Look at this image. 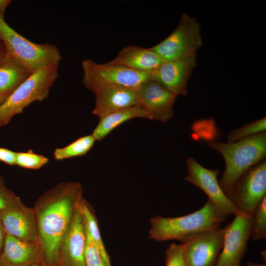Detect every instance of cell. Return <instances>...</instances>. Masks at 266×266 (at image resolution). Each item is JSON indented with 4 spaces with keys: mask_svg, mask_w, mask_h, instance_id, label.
<instances>
[{
    "mask_svg": "<svg viewBox=\"0 0 266 266\" xmlns=\"http://www.w3.org/2000/svg\"><path fill=\"white\" fill-rule=\"evenodd\" d=\"M83 193L77 182H61L35 201L33 208L42 266H59L60 244L83 198Z\"/></svg>",
    "mask_w": 266,
    "mask_h": 266,
    "instance_id": "6da1fadb",
    "label": "cell"
},
{
    "mask_svg": "<svg viewBox=\"0 0 266 266\" xmlns=\"http://www.w3.org/2000/svg\"><path fill=\"white\" fill-rule=\"evenodd\" d=\"M227 217L208 200L201 208L186 215L151 218L149 237L156 241L175 239L184 244L202 233L220 227Z\"/></svg>",
    "mask_w": 266,
    "mask_h": 266,
    "instance_id": "7a4b0ae2",
    "label": "cell"
},
{
    "mask_svg": "<svg viewBox=\"0 0 266 266\" xmlns=\"http://www.w3.org/2000/svg\"><path fill=\"white\" fill-rule=\"evenodd\" d=\"M208 145L219 152L225 160V171L219 183L229 198L238 178L252 166L265 159L266 133L263 132L232 143L211 141Z\"/></svg>",
    "mask_w": 266,
    "mask_h": 266,
    "instance_id": "3957f363",
    "label": "cell"
},
{
    "mask_svg": "<svg viewBox=\"0 0 266 266\" xmlns=\"http://www.w3.org/2000/svg\"><path fill=\"white\" fill-rule=\"evenodd\" d=\"M0 39L7 54L22 67L33 73L58 64L62 59L58 48L49 44H37L20 34L0 15Z\"/></svg>",
    "mask_w": 266,
    "mask_h": 266,
    "instance_id": "277c9868",
    "label": "cell"
},
{
    "mask_svg": "<svg viewBox=\"0 0 266 266\" xmlns=\"http://www.w3.org/2000/svg\"><path fill=\"white\" fill-rule=\"evenodd\" d=\"M58 76V65L33 72L0 104V128L34 101H42Z\"/></svg>",
    "mask_w": 266,
    "mask_h": 266,
    "instance_id": "5b68a950",
    "label": "cell"
},
{
    "mask_svg": "<svg viewBox=\"0 0 266 266\" xmlns=\"http://www.w3.org/2000/svg\"><path fill=\"white\" fill-rule=\"evenodd\" d=\"M202 45L200 26L195 17L183 13L174 30L151 48L166 61L196 53Z\"/></svg>",
    "mask_w": 266,
    "mask_h": 266,
    "instance_id": "8992f818",
    "label": "cell"
},
{
    "mask_svg": "<svg viewBox=\"0 0 266 266\" xmlns=\"http://www.w3.org/2000/svg\"><path fill=\"white\" fill-rule=\"evenodd\" d=\"M82 68L84 86L104 84L136 91L152 77L151 73L135 71L121 65L99 64L91 59L83 61Z\"/></svg>",
    "mask_w": 266,
    "mask_h": 266,
    "instance_id": "52a82bcc",
    "label": "cell"
},
{
    "mask_svg": "<svg viewBox=\"0 0 266 266\" xmlns=\"http://www.w3.org/2000/svg\"><path fill=\"white\" fill-rule=\"evenodd\" d=\"M266 196V161L263 159L236 181L229 198L241 212L252 215Z\"/></svg>",
    "mask_w": 266,
    "mask_h": 266,
    "instance_id": "ba28073f",
    "label": "cell"
},
{
    "mask_svg": "<svg viewBox=\"0 0 266 266\" xmlns=\"http://www.w3.org/2000/svg\"><path fill=\"white\" fill-rule=\"evenodd\" d=\"M186 163L188 171L185 180L202 190L219 212L227 217L241 213L222 189L217 180L219 169L206 168L193 157L189 158Z\"/></svg>",
    "mask_w": 266,
    "mask_h": 266,
    "instance_id": "9c48e42d",
    "label": "cell"
},
{
    "mask_svg": "<svg viewBox=\"0 0 266 266\" xmlns=\"http://www.w3.org/2000/svg\"><path fill=\"white\" fill-rule=\"evenodd\" d=\"M252 217L241 213L226 227L222 250L215 266H241L251 235Z\"/></svg>",
    "mask_w": 266,
    "mask_h": 266,
    "instance_id": "30bf717a",
    "label": "cell"
},
{
    "mask_svg": "<svg viewBox=\"0 0 266 266\" xmlns=\"http://www.w3.org/2000/svg\"><path fill=\"white\" fill-rule=\"evenodd\" d=\"M137 104L147 118L164 123L173 116V108L177 96L151 78L135 91Z\"/></svg>",
    "mask_w": 266,
    "mask_h": 266,
    "instance_id": "8fae6325",
    "label": "cell"
},
{
    "mask_svg": "<svg viewBox=\"0 0 266 266\" xmlns=\"http://www.w3.org/2000/svg\"><path fill=\"white\" fill-rule=\"evenodd\" d=\"M0 222L7 234L39 243L34 209L26 206L19 197L16 196L0 212Z\"/></svg>",
    "mask_w": 266,
    "mask_h": 266,
    "instance_id": "7c38bea8",
    "label": "cell"
},
{
    "mask_svg": "<svg viewBox=\"0 0 266 266\" xmlns=\"http://www.w3.org/2000/svg\"><path fill=\"white\" fill-rule=\"evenodd\" d=\"M225 228L202 233L183 244L187 266H215L222 248Z\"/></svg>",
    "mask_w": 266,
    "mask_h": 266,
    "instance_id": "4fadbf2b",
    "label": "cell"
},
{
    "mask_svg": "<svg viewBox=\"0 0 266 266\" xmlns=\"http://www.w3.org/2000/svg\"><path fill=\"white\" fill-rule=\"evenodd\" d=\"M196 55L166 62L151 73L152 79L177 96L186 95L187 82L196 65Z\"/></svg>",
    "mask_w": 266,
    "mask_h": 266,
    "instance_id": "5bb4252c",
    "label": "cell"
},
{
    "mask_svg": "<svg viewBox=\"0 0 266 266\" xmlns=\"http://www.w3.org/2000/svg\"><path fill=\"white\" fill-rule=\"evenodd\" d=\"M87 233L78 208L63 235L59 249V266H85Z\"/></svg>",
    "mask_w": 266,
    "mask_h": 266,
    "instance_id": "9a60e30c",
    "label": "cell"
},
{
    "mask_svg": "<svg viewBox=\"0 0 266 266\" xmlns=\"http://www.w3.org/2000/svg\"><path fill=\"white\" fill-rule=\"evenodd\" d=\"M84 86L95 96L93 114L99 118L137 104L135 90L104 84H89Z\"/></svg>",
    "mask_w": 266,
    "mask_h": 266,
    "instance_id": "2e32d148",
    "label": "cell"
},
{
    "mask_svg": "<svg viewBox=\"0 0 266 266\" xmlns=\"http://www.w3.org/2000/svg\"><path fill=\"white\" fill-rule=\"evenodd\" d=\"M41 262L38 242L21 240L6 234L0 254V266H31Z\"/></svg>",
    "mask_w": 266,
    "mask_h": 266,
    "instance_id": "e0dca14e",
    "label": "cell"
},
{
    "mask_svg": "<svg viewBox=\"0 0 266 266\" xmlns=\"http://www.w3.org/2000/svg\"><path fill=\"white\" fill-rule=\"evenodd\" d=\"M166 62L151 48L128 45L122 49L114 59L106 63L123 66L139 72L152 73Z\"/></svg>",
    "mask_w": 266,
    "mask_h": 266,
    "instance_id": "ac0fdd59",
    "label": "cell"
},
{
    "mask_svg": "<svg viewBox=\"0 0 266 266\" xmlns=\"http://www.w3.org/2000/svg\"><path fill=\"white\" fill-rule=\"evenodd\" d=\"M135 118H147L146 113L137 104L111 112L99 118L92 134L96 141H100L122 124Z\"/></svg>",
    "mask_w": 266,
    "mask_h": 266,
    "instance_id": "d6986e66",
    "label": "cell"
},
{
    "mask_svg": "<svg viewBox=\"0 0 266 266\" xmlns=\"http://www.w3.org/2000/svg\"><path fill=\"white\" fill-rule=\"evenodd\" d=\"M32 73L6 53L0 60V95L8 97Z\"/></svg>",
    "mask_w": 266,
    "mask_h": 266,
    "instance_id": "ffe728a7",
    "label": "cell"
},
{
    "mask_svg": "<svg viewBox=\"0 0 266 266\" xmlns=\"http://www.w3.org/2000/svg\"><path fill=\"white\" fill-rule=\"evenodd\" d=\"M79 209L83 218L87 236L100 251L107 265L111 266L110 258L101 237L97 220L93 209L83 198L79 204Z\"/></svg>",
    "mask_w": 266,
    "mask_h": 266,
    "instance_id": "44dd1931",
    "label": "cell"
},
{
    "mask_svg": "<svg viewBox=\"0 0 266 266\" xmlns=\"http://www.w3.org/2000/svg\"><path fill=\"white\" fill-rule=\"evenodd\" d=\"M96 141L92 134L80 137L65 147L56 148L53 153L54 158L60 161L83 156L91 149Z\"/></svg>",
    "mask_w": 266,
    "mask_h": 266,
    "instance_id": "7402d4cb",
    "label": "cell"
},
{
    "mask_svg": "<svg viewBox=\"0 0 266 266\" xmlns=\"http://www.w3.org/2000/svg\"><path fill=\"white\" fill-rule=\"evenodd\" d=\"M251 235L253 240L266 238V196L251 215Z\"/></svg>",
    "mask_w": 266,
    "mask_h": 266,
    "instance_id": "603a6c76",
    "label": "cell"
},
{
    "mask_svg": "<svg viewBox=\"0 0 266 266\" xmlns=\"http://www.w3.org/2000/svg\"><path fill=\"white\" fill-rule=\"evenodd\" d=\"M266 130V118L256 120L240 128L231 131L228 135L227 143L236 142L242 138L265 132Z\"/></svg>",
    "mask_w": 266,
    "mask_h": 266,
    "instance_id": "cb8c5ba5",
    "label": "cell"
},
{
    "mask_svg": "<svg viewBox=\"0 0 266 266\" xmlns=\"http://www.w3.org/2000/svg\"><path fill=\"white\" fill-rule=\"evenodd\" d=\"M48 162L46 157L34 153L32 150L27 152H15V165L20 167L36 169Z\"/></svg>",
    "mask_w": 266,
    "mask_h": 266,
    "instance_id": "d4e9b609",
    "label": "cell"
},
{
    "mask_svg": "<svg viewBox=\"0 0 266 266\" xmlns=\"http://www.w3.org/2000/svg\"><path fill=\"white\" fill-rule=\"evenodd\" d=\"M165 266H187L183 244L172 243L165 252Z\"/></svg>",
    "mask_w": 266,
    "mask_h": 266,
    "instance_id": "484cf974",
    "label": "cell"
},
{
    "mask_svg": "<svg viewBox=\"0 0 266 266\" xmlns=\"http://www.w3.org/2000/svg\"><path fill=\"white\" fill-rule=\"evenodd\" d=\"M85 266H108L100 251L87 236L85 252Z\"/></svg>",
    "mask_w": 266,
    "mask_h": 266,
    "instance_id": "4316f807",
    "label": "cell"
},
{
    "mask_svg": "<svg viewBox=\"0 0 266 266\" xmlns=\"http://www.w3.org/2000/svg\"><path fill=\"white\" fill-rule=\"evenodd\" d=\"M16 195L5 185L4 180L0 175V212Z\"/></svg>",
    "mask_w": 266,
    "mask_h": 266,
    "instance_id": "83f0119b",
    "label": "cell"
},
{
    "mask_svg": "<svg viewBox=\"0 0 266 266\" xmlns=\"http://www.w3.org/2000/svg\"><path fill=\"white\" fill-rule=\"evenodd\" d=\"M0 161L10 166L15 165V152L0 147Z\"/></svg>",
    "mask_w": 266,
    "mask_h": 266,
    "instance_id": "f1b7e54d",
    "label": "cell"
},
{
    "mask_svg": "<svg viewBox=\"0 0 266 266\" xmlns=\"http://www.w3.org/2000/svg\"><path fill=\"white\" fill-rule=\"evenodd\" d=\"M6 233L0 222V254L2 250Z\"/></svg>",
    "mask_w": 266,
    "mask_h": 266,
    "instance_id": "f546056e",
    "label": "cell"
},
{
    "mask_svg": "<svg viewBox=\"0 0 266 266\" xmlns=\"http://www.w3.org/2000/svg\"><path fill=\"white\" fill-rule=\"evenodd\" d=\"M11 1V0H0V15L4 16L6 7Z\"/></svg>",
    "mask_w": 266,
    "mask_h": 266,
    "instance_id": "4dcf8cb0",
    "label": "cell"
},
{
    "mask_svg": "<svg viewBox=\"0 0 266 266\" xmlns=\"http://www.w3.org/2000/svg\"><path fill=\"white\" fill-rule=\"evenodd\" d=\"M6 55V52L3 44H0V60Z\"/></svg>",
    "mask_w": 266,
    "mask_h": 266,
    "instance_id": "1f68e13d",
    "label": "cell"
},
{
    "mask_svg": "<svg viewBox=\"0 0 266 266\" xmlns=\"http://www.w3.org/2000/svg\"><path fill=\"white\" fill-rule=\"evenodd\" d=\"M246 266H266V264L249 262L247 264Z\"/></svg>",
    "mask_w": 266,
    "mask_h": 266,
    "instance_id": "d6a6232c",
    "label": "cell"
},
{
    "mask_svg": "<svg viewBox=\"0 0 266 266\" xmlns=\"http://www.w3.org/2000/svg\"><path fill=\"white\" fill-rule=\"evenodd\" d=\"M8 97V96L4 95H0V104Z\"/></svg>",
    "mask_w": 266,
    "mask_h": 266,
    "instance_id": "836d02e7",
    "label": "cell"
},
{
    "mask_svg": "<svg viewBox=\"0 0 266 266\" xmlns=\"http://www.w3.org/2000/svg\"><path fill=\"white\" fill-rule=\"evenodd\" d=\"M31 266H42V265L41 264H35Z\"/></svg>",
    "mask_w": 266,
    "mask_h": 266,
    "instance_id": "e575fe53",
    "label": "cell"
},
{
    "mask_svg": "<svg viewBox=\"0 0 266 266\" xmlns=\"http://www.w3.org/2000/svg\"><path fill=\"white\" fill-rule=\"evenodd\" d=\"M2 41H1L0 39V44L2 43Z\"/></svg>",
    "mask_w": 266,
    "mask_h": 266,
    "instance_id": "d590c367",
    "label": "cell"
}]
</instances>
